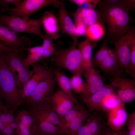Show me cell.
<instances>
[{
  "instance_id": "6da1fadb",
  "label": "cell",
  "mask_w": 135,
  "mask_h": 135,
  "mask_svg": "<svg viewBox=\"0 0 135 135\" xmlns=\"http://www.w3.org/2000/svg\"><path fill=\"white\" fill-rule=\"evenodd\" d=\"M95 7L102 23L106 26L108 42L112 43L131 28L129 12L135 11L134 0H100Z\"/></svg>"
},
{
  "instance_id": "7a4b0ae2",
  "label": "cell",
  "mask_w": 135,
  "mask_h": 135,
  "mask_svg": "<svg viewBox=\"0 0 135 135\" xmlns=\"http://www.w3.org/2000/svg\"><path fill=\"white\" fill-rule=\"evenodd\" d=\"M21 93L16 76L0 52V95L8 109L14 111L20 105Z\"/></svg>"
},
{
  "instance_id": "3957f363",
  "label": "cell",
  "mask_w": 135,
  "mask_h": 135,
  "mask_svg": "<svg viewBox=\"0 0 135 135\" xmlns=\"http://www.w3.org/2000/svg\"><path fill=\"white\" fill-rule=\"evenodd\" d=\"M76 45L66 49L56 50L52 60L58 68L68 70L74 75H83L84 71L82 55Z\"/></svg>"
},
{
  "instance_id": "277c9868",
  "label": "cell",
  "mask_w": 135,
  "mask_h": 135,
  "mask_svg": "<svg viewBox=\"0 0 135 135\" xmlns=\"http://www.w3.org/2000/svg\"><path fill=\"white\" fill-rule=\"evenodd\" d=\"M0 24L18 33H30L42 38L44 36L41 30V17L33 19L27 17L0 14Z\"/></svg>"
},
{
  "instance_id": "5b68a950",
  "label": "cell",
  "mask_w": 135,
  "mask_h": 135,
  "mask_svg": "<svg viewBox=\"0 0 135 135\" xmlns=\"http://www.w3.org/2000/svg\"><path fill=\"white\" fill-rule=\"evenodd\" d=\"M0 53L3 59L15 76L17 72L16 79L17 84L22 91L24 86L32 75L33 71L24 65L23 59L20 54L22 53L14 52Z\"/></svg>"
},
{
  "instance_id": "8992f818",
  "label": "cell",
  "mask_w": 135,
  "mask_h": 135,
  "mask_svg": "<svg viewBox=\"0 0 135 135\" xmlns=\"http://www.w3.org/2000/svg\"><path fill=\"white\" fill-rule=\"evenodd\" d=\"M56 82L54 72L41 82L23 101L28 106L46 101H51Z\"/></svg>"
},
{
  "instance_id": "52a82bcc",
  "label": "cell",
  "mask_w": 135,
  "mask_h": 135,
  "mask_svg": "<svg viewBox=\"0 0 135 135\" xmlns=\"http://www.w3.org/2000/svg\"><path fill=\"white\" fill-rule=\"evenodd\" d=\"M135 38V29L131 28L124 35L113 43L118 67L127 72L130 56V47L133 39Z\"/></svg>"
},
{
  "instance_id": "ba28073f",
  "label": "cell",
  "mask_w": 135,
  "mask_h": 135,
  "mask_svg": "<svg viewBox=\"0 0 135 135\" xmlns=\"http://www.w3.org/2000/svg\"><path fill=\"white\" fill-rule=\"evenodd\" d=\"M60 1L55 0H24L17 8L7 10L10 15L29 16L38 10L48 5L59 7Z\"/></svg>"
},
{
  "instance_id": "9c48e42d",
  "label": "cell",
  "mask_w": 135,
  "mask_h": 135,
  "mask_svg": "<svg viewBox=\"0 0 135 135\" xmlns=\"http://www.w3.org/2000/svg\"><path fill=\"white\" fill-rule=\"evenodd\" d=\"M32 66L33 74L24 86L22 91L20 104L37 86L48 78L54 70L52 68H48L46 65H40L36 63Z\"/></svg>"
},
{
  "instance_id": "30bf717a",
  "label": "cell",
  "mask_w": 135,
  "mask_h": 135,
  "mask_svg": "<svg viewBox=\"0 0 135 135\" xmlns=\"http://www.w3.org/2000/svg\"><path fill=\"white\" fill-rule=\"evenodd\" d=\"M109 128L97 112L90 114L75 135H106Z\"/></svg>"
},
{
  "instance_id": "8fae6325",
  "label": "cell",
  "mask_w": 135,
  "mask_h": 135,
  "mask_svg": "<svg viewBox=\"0 0 135 135\" xmlns=\"http://www.w3.org/2000/svg\"><path fill=\"white\" fill-rule=\"evenodd\" d=\"M18 32L0 24V42L14 49H24L25 46L30 47L32 42L25 36H19Z\"/></svg>"
},
{
  "instance_id": "7c38bea8",
  "label": "cell",
  "mask_w": 135,
  "mask_h": 135,
  "mask_svg": "<svg viewBox=\"0 0 135 135\" xmlns=\"http://www.w3.org/2000/svg\"><path fill=\"white\" fill-rule=\"evenodd\" d=\"M120 100L125 103H130L135 98V79L120 77L116 78L110 84Z\"/></svg>"
},
{
  "instance_id": "4fadbf2b",
  "label": "cell",
  "mask_w": 135,
  "mask_h": 135,
  "mask_svg": "<svg viewBox=\"0 0 135 135\" xmlns=\"http://www.w3.org/2000/svg\"><path fill=\"white\" fill-rule=\"evenodd\" d=\"M83 75L85 78L86 86L84 91L80 94L82 100L92 95L104 84L99 71L94 66L85 69Z\"/></svg>"
},
{
  "instance_id": "5bb4252c",
  "label": "cell",
  "mask_w": 135,
  "mask_h": 135,
  "mask_svg": "<svg viewBox=\"0 0 135 135\" xmlns=\"http://www.w3.org/2000/svg\"><path fill=\"white\" fill-rule=\"evenodd\" d=\"M17 127L16 135H34L36 130V124L33 117L27 110L19 111L15 117Z\"/></svg>"
},
{
  "instance_id": "9a60e30c",
  "label": "cell",
  "mask_w": 135,
  "mask_h": 135,
  "mask_svg": "<svg viewBox=\"0 0 135 135\" xmlns=\"http://www.w3.org/2000/svg\"><path fill=\"white\" fill-rule=\"evenodd\" d=\"M59 7L57 18L60 30L70 36L73 40V44L77 45L78 43V37L76 34L74 24L65 8L64 1H60Z\"/></svg>"
},
{
  "instance_id": "2e32d148",
  "label": "cell",
  "mask_w": 135,
  "mask_h": 135,
  "mask_svg": "<svg viewBox=\"0 0 135 135\" xmlns=\"http://www.w3.org/2000/svg\"><path fill=\"white\" fill-rule=\"evenodd\" d=\"M116 93L114 88L111 84H104L92 95L82 100L91 114L98 112L100 104L105 97Z\"/></svg>"
},
{
  "instance_id": "e0dca14e",
  "label": "cell",
  "mask_w": 135,
  "mask_h": 135,
  "mask_svg": "<svg viewBox=\"0 0 135 135\" xmlns=\"http://www.w3.org/2000/svg\"><path fill=\"white\" fill-rule=\"evenodd\" d=\"M127 116L125 103L122 102L107 113V125L112 130H120L126 124Z\"/></svg>"
},
{
  "instance_id": "ac0fdd59",
  "label": "cell",
  "mask_w": 135,
  "mask_h": 135,
  "mask_svg": "<svg viewBox=\"0 0 135 135\" xmlns=\"http://www.w3.org/2000/svg\"><path fill=\"white\" fill-rule=\"evenodd\" d=\"M28 106L27 110L29 111L40 116L54 125L60 126V120L51 101H46Z\"/></svg>"
},
{
  "instance_id": "d6986e66",
  "label": "cell",
  "mask_w": 135,
  "mask_h": 135,
  "mask_svg": "<svg viewBox=\"0 0 135 135\" xmlns=\"http://www.w3.org/2000/svg\"><path fill=\"white\" fill-rule=\"evenodd\" d=\"M51 102L60 118V121L64 115L72 108L74 103L70 98L62 90H58L54 92Z\"/></svg>"
},
{
  "instance_id": "ffe728a7",
  "label": "cell",
  "mask_w": 135,
  "mask_h": 135,
  "mask_svg": "<svg viewBox=\"0 0 135 135\" xmlns=\"http://www.w3.org/2000/svg\"><path fill=\"white\" fill-rule=\"evenodd\" d=\"M71 13L75 22L82 23L87 26L97 22L102 23L98 14L93 8H80Z\"/></svg>"
},
{
  "instance_id": "44dd1931",
  "label": "cell",
  "mask_w": 135,
  "mask_h": 135,
  "mask_svg": "<svg viewBox=\"0 0 135 135\" xmlns=\"http://www.w3.org/2000/svg\"><path fill=\"white\" fill-rule=\"evenodd\" d=\"M42 23L46 34L52 39L56 40L60 37V29L57 18L52 11L45 12L41 17Z\"/></svg>"
},
{
  "instance_id": "7402d4cb",
  "label": "cell",
  "mask_w": 135,
  "mask_h": 135,
  "mask_svg": "<svg viewBox=\"0 0 135 135\" xmlns=\"http://www.w3.org/2000/svg\"><path fill=\"white\" fill-rule=\"evenodd\" d=\"M97 67L116 78L120 76L123 70L119 68L117 64L115 50L110 54L104 58Z\"/></svg>"
},
{
  "instance_id": "603a6c76",
  "label": "cell",
  "mask_w": 135,
  "mask_h": 135,
  "mask_svg": "<svg viewBox=\"0 0 135 135\" xmlns=\"http://www.w3.org/2000/svg\"><path fill=\"white\" fill-rule=\"evenodd\" d=\"M54 74L56 82L62 91L66 94L74 103L76 104H79L72 92L70 79L65 75L63 72L61 71L60 69L58 68L54 70Z\"/></svg>"
},
{
  "instance_id": "cb8c5ba5",
  "label": "cell",
  "mask_w": 135,
  "mask_h": 135,
  "mask_svg": "<svg viewBox=\"0 0 135 135\" xmlns=\"http://www.w3.org/2000/svg\"><path fill=\"white\" fill-rule=\"evenodd\" d=\"M86 108L80 104H74L72 108L64 116L60 121L59 135L64 134L70 123L80 114Z\"/></svg>"
},
{
  "instance_id": "d4e9b609",
  "label": "cell",
  "mask_w": 135,
  "mask_h": 135,
  "mask_svg": "<svg viewBox=\"0 0 135 135\" xmlns=\"http://www.w3.org/2000/svg\"><path fill=\"white\" fill-rule=\"evenodd\" d=\"M92 42L86 38L78 44L82 55L83 66L85 70L93 66L92 56V48L94 45L92 44Z\"/></svg>"
},
{
  "instance_id": "484cf974",
  "label": "cell",
  "mask_w": 135,
  "mask_h": 135,
  "mask_svg": "<svg viewBox=\"0 0 135 135\" xmlns=\"http://www.w3.org/2000/svg\"><path fill=\"white\" fill-rule=\"evenodd\" d=\"M27 51V57L23 59L24 65L27 68L32 65L40 60L43 54L44 49L42 45L32 47L25 48L24 50Z\"/></svg>"
},
{
  "instance_id": "4316f807",
  "label": "cell",
  "mask_w": 135,
  "mask_h": 135,
  "mask_svg": "<svg viewBox=\"0 0 135 135\" xmlns=\"http://www.w3.org/2000/svg\"><path fill=\"white\" fill-rule=\"evenodd\" d=\"M90 114L86 109L85 110L70 123L64 134L67 135H75Z\"/></svg>"
},
{
  "instance_id": "83f0119b",
  "label": "cell",
  "mask_w": 135,
  "mask_h": 135,
  "mask_svg": "<svg viewBox=\"0 0 135 135\" xmlns=\"http://www.w3.org/2000/svg\"><path fill=\"white\" fill-rule=\"evenodd\" d=\"M122 102L116 93L113 94L103 99L100 105L98 112L107 113Z\"/></svg>"
},
{
  "instance_id": "f1b7e54d",
  "label": "cell",
  "mask_w": 135,
  "mask_h": 135,
  "mask_svg": "<svg viewBox=\"0 0 135 135\" xmlns=\"http://www.w3.org/2000/svg\"><path fill=\"white\" fill-rule=\"evenodd\" d=\"M104 32L103 24L97 22L88 26L86 36L93 42L96 41L102 37Z\"/></svg>"
},
{
  "instance_id": "f546056e",
  "label": "cell",
  "mask_w": 135,
  "mask_h": 135,
  "mask_svg": "<svg viewBox=\"0 0 135 135\" xmlns=\"http://www.w3.org/2000/svg\"><path fill=\"white\" fill-rule=\"evenodd\" d=\"M107 40L106 39L98 50L92 59L94 66H96L100 62L105 58L111 54L114 51V49L110 48L108 45Z\"/></svg>"
},
{
  "instance_id": "4dcf8cb0",
  "label": "cell",
  "mask_w": 135,
  "mask_h": 135,
  "mask_svg": "<svg viewBox=\"0 0 135 135\" xmlns=\"http://www.w3.org/2000/svg\"><path fill=\"white\" fill-rule=\"evenodd\" d=\"M42 46L44 51L40 60L44 59L48 57L53 56L56 50L53 43L52 40L50 36L46 34L44 35Z\"/></svg>"
},
{
  "instance_id": "1f68e13d",
  "label": "cell",
  "mask_w": 135,
  "mask_h": 135,
  "mask_svg": "<svg viewBox=\"0 0 135 135\" xmlns=\"http://www.w3.org/2000/svg\"><path fill=\"white\" fill-rule=\"evenodd\" d=\"M70 84L72 90L75 92L83 93L85 90L86 84L83 80L81 76L74 75L70 79Z\"/></svg>"
},
{
  "instance_id": "d6a6232c",
  "label": "cell",
  "mask_w": 135,
  "mask_h": 135,
  "mask_svg": "<svg viewBox=\"0 0 135 135\" xmlns=\"http://www.w3.org/2000/svg\"><path fill=\"white\" fill-rule=\"evenodd\" d=\"M130 56L129 64L126 74L135 79V38L133 40L130 46Z\"/></svg>"
},
{
  "instance_id": "836d02e7",
  "label": "cell",
  "mask_w": 135,
  "mask_h": 135,
  "mask_svg": "<svg viewBox=\"0 0 135 135\" xmlns=\"http://www.w3.org/2000/svg\"><path fill=\"white\" fill-rule=\"evenodd\" d=\"M128 135H135V111L128 114L126 123Z\"/></svg>"
},
{
  "instance_id": "e575fe53",
  "label": "cell",
  "mask_w": 135,
  "mask_h": 135,
  "mask_svg": "<svg viewBox=\"0 0 135 135\" xmlns=\"http://www.w3.org/2000/svg\"><path fill=\"white\" fill-rule=\"evenodd\" d=\"M22 0H0L2 11H7L9 8L8 5L12 4L15 8L17 7L22 2Z\"/></svg>"
},
{
  "instance_id": "d590c367",
  "label": "cell",
  "mask_w": 135,
  "mask_h": 135,
  "mask_svg": "<svg viewBox=\"0 0 135 135\" xmlns=\"http://www.w3.org/2000/svg\"><path fill=\"white\" fill-rule=\"evenodd\" d=\"M74 24L76 36L78 37L86 35L88 26L80 22H75Z\"/></svg>"
},
{
  "instance_id": "8d00e7d4",
  "label": "cell",
  "mask_w": 135,
  "mask_h": 135,
  "mask_svg": "<svg viewBox=\"0 0 135 135\" xmlns=\"http://www.w3.org/2000/svg\"><path fill=\"white\" fill-rule=\"evenodd\" d=\"M5 114L8 123L9 125L10 124L15 121L14 117L12 110L8 109L5 106L2 109Z\"/></svg>"
},
{
  "instance_id": "74e56055",
  "label": "cell",
  "mask_w": 135,
  "mask_h": 135,
  "mask_svg": "<svg viewBox=\"0 0 135 135\" xmlns=\"http://www.w3.org/2000/svg\"><path fill=\"white\" fill-rule=\"evenodd\" d=\"M23 51L22 49H14L0 42V52H14L22 53H23Z\"/></svg>"
},
{
  "instance_id": "f35d334b",
  "label": "cell",
  "mask_w": 135,
  "mask_h": 135,
  "mask_svg": "<svg viewBox=\"0 0 135 135\" xmlns=\"http://www.w3.org/2000/svg\"><path fill=\"white\" fill-rule=\"evenodd\" d=\"M1 135H16L15 130L9 125L6 126L0 132Z\"/></svg>"
},
{
  "instance_id": "ab89813d",
  "label": "cell",
  "mask_w": 135,
  "mask_h": 135,
  "mask_svg": "<svg viewBox=\"0 0 135 135\" xmlns=\"http://www.w3.org/2000/svg\"><path fill=\"white\" fill-rule=\"evenodd\" d=\"M106 135H128V134L127 131L122 130V128L118 130L115 131L109 128Z\"/></svg>"
},
{
  "instance_id": "60d3db41",
  "label": "cell",
  "mask_w": 135,
  "mask_h": 135,
  "mask_svg": "<svg viewBox=\"0 0 135 135\" xmlns=\"http://www.w3.org/2000/svg\"><path fill=\"white\" fill-rule=\"evenodd\" d=\"M0 122L6 125H9L6 114L2 110L0 111Z\"/></svg>"
},
{
  "instance_id": "b9f144b4",
  "label": "cell",
  "mask_w": 135,
  "mask_h": 135,
  "mask_svg": "<svg viewBox=\"0 0 135 135\" xmlns=\"http://www.w3.org/2000/svg\"><path fill=\"white\" fill-rule=\"evenodd\" d=\"M75 4L78 7H80L86 4V0H70Z\"/></svg>"
},
{
  "instance_id": "7bdbcfd3",
  "label": "cell",
  "mask_w": 135,
  "mask_h": 135,
  "mask_svg": "<svg viewBox=\"0 0 135 135\" xmlns=\"http://www.w3.org/2000/svg\"><path fill=\"white\" fill-rule=\"evenodd\" d=\"M9 125L11 128L15 130H16L17 127V124L15 121L10 124Z\"/></svg>"
},
{
  "instance_id": "ee69618b",
  "label": "cell",
  "mask_w": 135,
  "mask_h": 135,
  "mask_svg": "<svg viewBox=\"0 0 135 135\" xmlns=\"http://www.w3.org/2000/svg\"><path fill=\"white\" fill-rule=\"evenodd\" d=\"M2 99L0 95V111H1L5 106L2 102Z\"/></svg>"
},
{
  "instance_id": "f6af8a7d",
  "label": "cell",
  "mask_w": 135,
  "mask_h": 135,
  "mask_svg": "<svg viewBox=\"0 0 135 135\" xmlns=\"http://www.w3.org/2000/svg\"><path fill=\"white\" fill-rule=\"evenodd\" d=\"M8 125H6L0 122V132L2 130Z\"/></svg>"
},
{
  "instance_id": "bcb514c9",
  "label": "cell",
  "mask_w": 135,
  "mask_h": 135,
  "mask_svg": "<svg viewBox=\"0 0 135 135\" xmlns=\"http://www.w3.org/2000/svg\"><path fill=\"white\" fill-rule=\"evenodd\" d=\"M34 135H39L36 134H34Z\"/></svg>"
},
{
  "instance_id": "7dc6e473",
  "label": "cell",
  "mask_w": 135,
  "mask_h": 135,
  "mask_svg": "<svg viewBox=\"0 0 135 135\" xmlns=\"http://www.w3.org/2000/svg\"><path fill=\"white\" fill-rule=\"evenodd\" d=\"M1 8V4H0V8Z\"/></svg>"
}]
</instances>
